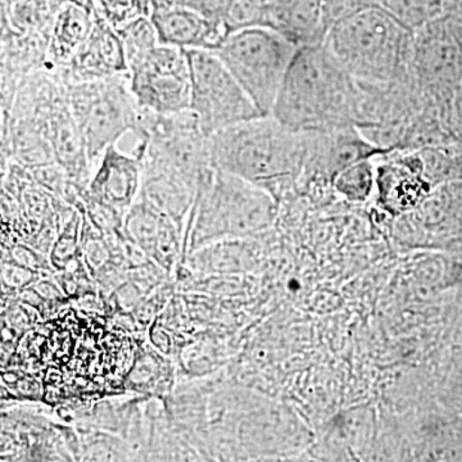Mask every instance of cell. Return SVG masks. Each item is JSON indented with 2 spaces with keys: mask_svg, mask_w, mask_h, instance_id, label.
<instances>
[{
  "mask_svg": "<svg viewBox=\"0 0 462 462\" xmlns=\"http://www.w3.org/2000/svg\"><path fill=\"white\" fill-rule=\"evenodd\" d=\"M363 85L325 42L300 45L272 115L300 133H329L360 121Z\"/></svg>",
  "mask_w": 462,
  "mask_h": 462,
  "instance_id": "cell-1",
  "label": "cell"
},
{
  "mask_svg": "<svg viewBox=\"0 0 462 462\" xmlns=\"http://www.w3.org/2000/svg\"><path fill=\"white\" fill-rule=\"evenodd\" d=\"M325 44L360 83L411 81L415 30L378 5H366L339 18L331 25Z\"/></svg>",
  "mask_w": 462,
  "mask_h": 462,
  "instance_id": "cell-2",
  "label": "cell"
},
{
  "mask_svg": "<svg viewBox=\"0 0 462 462\" xmlns=\"http://www.w3.org/2000/svg\"><path fill=\"white\" fill-rule=\"evenodd\" d=\"M208 144L216 169L267 190L293 178L305 166L310 134L296 132L266 115L208 136Z\"/></svg>",
  "mask_w": 462,
  "mask_h": 462,
  "instance_id": "cell-3",
  "label": "cell"
},
{
  "mask_svg": "<svg viewBox=\"0 0 462 462\" xmlns=\"http://www.w3.org/2000/svg\"><path fill=\"white\" fill-rule=\"evenodd\" d=\"M300 45L266 26L227 33L214 51L263 116L273 105Z\"/></svg>",
  "mask_w": 462,
  "mask_h": 462,
  "instance_id": "cell-4",
  "label": "cell"
},
{
  "mask_svg": "<svg viewBox=\"0 0 462 462\" xmlns=\"http://www.w3.org/2000/svg\"><path fill=\"white\" fill-rule=\"evenodd\" d=\"M193 207L194 245L263 229L273 218V202L263 188L216 167L200 184Z\"/></svg>",
  "mask_w": 462,
  "mask_h": 462,
  "instance_id": "cell-5",
  "label": "cell"
},
{
  "mask_svg": "<svg viewBox=\"0 0 462 462\" xmlns=\"http://www.w3.org/2000/svg\"><path fill=\"white\" fill-rule=\"evenodd\" d=\"M67 85V103L90 161L100 158L126 134H141L143 109L130 90L127 74Z\"/></svg>",
  "mask_w": 462,
  "mask_h": 462,
  "instance_id": "cell-6",
  "label": "cell"
},
{
  "mask_svg": "<svg viewBox=\"0 0 462 462\" xmlns=\"http://www.w3.org/2000/svg\"><path fill=\"white\" fill-rule=\"evenodd\" d=\"M190 66L189 111L206 136L263 116L214 51H187Z\"/></svg>",
  "mask_w": 462,
  "mask_h": 462,
  "instance_id": "cell-7",
  "label": "cell"
},
{
  "mask_svg": "<svg viewBox=\"0 0 462 462\" xmlns=\"http://www.w3.org/2000/svg\"><path fill=\"white\" fill-rule=\"evenodd\" d=\"M130 90L142 109L175 115L190 106V66L187 51L158 44L129 65Z\"/></svg>",
  "mask_w": 462,
  "mask_h": 462,
  "instance_id": "cell-8",
  "label": "cell"
},
{
  "mask_svg": "<svg viewBox=\"0 0 462 462\" xmlns=\"http://www.w3.org/2000/svg\"><path fill=\"white\" fill-rule=\"evenodd\" d=\"M142 157L109 145L99 158V166L90 182L89 194L98 205L115 214L132 208L142 189Z\"/></svg>",
  "mask_w": 462,
  "mask_h": 462,
  "instance_id": "cell-9",
  "label": "cell"
},
{
  "mask_svg": "<svg viewBox=\"0 0 462 462\" xmlns=\"http://www.w3.org/2000/svg\"><path fill=\"white\" fill-rule=\"evenodd\" d=\"M151 20L156 27L160 44L184 51H215L226 32L193 9L161 0L154 5Z\"/></svg>",
  "mask_w": 462,
  "mask_h": 462,
  "instance_id": "cell-10",
  "label": "cell"
},
{
  "mask_svg": "<svg viewBox=\"0 0 462 462\" xmlns=\"http://www.w3.org/2000/svg\"><path fill=\"white\" fill-rule=\"evenodd\" d=\"M93 29L84 47L69 66L71 83L126 75L129 72L124 44L114 26L93 8Z\"/></svg>",
  "mask_w": 462,
  "mask_h": 462,
  "instance_id": "cell-11",
  "label": "cell"
},
{
  "mask_svg": "<svg viewBox=\"0 0 462 462\" xmlns=\"http://www.w3.org/2000/svg\"><path fill=\"white\" fill-rule=\"evenodd\" d=\"M93 7L66 3L58 8L47 38V58L54 65L69 67L89 38Z\"/></svg>",
  "mask_w": 462,
  "mask_h": 462,
  "instance_id": "cell-12",
  "label": "cell"
},
{
  "mask_svg": "<svg viewBox=\"0 0 462 462\" xmlns=\"http://www.w3.org/2000/svg\"><path fill=\"white\" fill-rule=\"evenodd\" d=\"M124 44L127 66L160 44L156 27L149 16H135L116 29Z\"/></svg>",
  "mask_w": 462,
  "mask_h": 462,
  "instance_id": "cell-13",
  "label": "cell"
},
{
  "mask_svg": "<svg viewBox=\"0 0 462 462\" xmlns=\"http://www.w3.org/2000/svg\"><path fill=\"white\" fill-rule=\"evenodd\" d=\"M56 12L50 0H14L8 11L12 26L21 33H39L51 30Z\"/></svg>",
  "mask_w": 462,
  "mask_h": 462,
  "instance_id": "cell-14",
  "label": "cell"
},
{
  "mask_svg": "<svg viewBox=\"0 0 462 462\" xmlns=\"http://www.w3.org/2000/svg\"><path fill=\"white\" fill-rule=\"evenodd\" d=\"M372 158V157H370ZM370 158L357 161L340 170L336 178L337 189L352 200H364L372 193L374 166Z\"/></svg>",
  "mask_w": 462,
  "mask_h": 462,
  "instance_id": "cell-15",
  "label": "cell"
},
{
  "mask_svg": "<svg viewBox=\"0 0 462 462\" xmlns=\"http://www.w3.org/2000/svg\"><path fill=\"white\" fill-rule=\"evenodd\" d=\"M93 8L115 29L130 18L138 16L134 9L133 0H93Z\"/></svg>",
  "mask_w": 462,
  "mask_h": 462,
  "instance_id": "cell-16",
  "label": "cell"
},
{
  "mask_svg": "<svg viewBox=\"0 0 462 462\" xmlns=\"http://www.w3.org/2000/svg\"><path fill=\"white\" fill-rule=\"evenodd\" d=\"M167 2L193 9L212 23L223 27L226 32L225 20H226L227 12H229L234 0H167Z\"/></svg>",
  "mask_w": 462,
  "mask_h": 462,
  "instance_id": "cell-17",
  "label": "cell"
},
{
  "mask_svg": "<svg viewBox=\"0 0 462 462\" xmlns=\"http://www.w3.org/2000/svg\"><path fill=\"white\" fill-rule=\"evenodd\" d=\"M160 2L161 0H133V5L138 16H151L154 5Z\"/></svg>",
  "mask_w": 462,
  "mask_h": 462,
  "instance_id": "cell-18",
  "label": "cell"
},
{
  "mask_svg": "<svg viewBox=\"0 0 462 462\" xmlns=\"http://www.w3.org/2000/svg\"><path fill=\"white\" fill-rule=\"evenodd\" d=\"M50 3L54 12H57L58 8L62 7L66 3H78V5H87V7H93V0H50Z\"/></svg>",
  "mask_w": 462,
  "mask_h": 462,
  "instance_id": "cell-19",
  "label": "cell"
},
{
  "mask_svg": "<svg viewBox=\"0 0 462 462\" xmlns=\"http://www.w3.org/2000/svg\"><path fill=\"white\" fill-rule=\"evenodd\" d=\"M445 5H449L451 12L460 14L462 17V0H445Z\"/></svg>",
  "mask_w": 462,
  "mask_h": 462,
  "instance_id": "cell-20",
  "label": "cell"
}]
</instances>
